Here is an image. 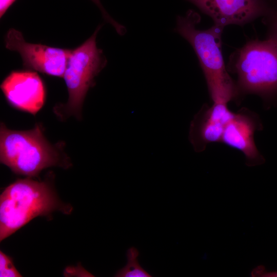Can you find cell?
Returning a JSON list of instances; mask_svg holds the SVG:
<instances>
[{"mask_svg": "<svg viewBox=\"0 0 277 277\" xmlns=\"http://www.w3.org/2000/svg\"><path fill=\"white\" fill-rule=\"evenodd\" d=\"M72 207L61 201L47 181L18 179L0 196V241L8 238L38 216L55 211L69 214Z\"/></svg>", "mask_w": 277, "mask_h": 277, "instance_id": "obj_1", "label": "cell"}, {"mask_svg": "<svg viewBox=\"0 0 277 277\" xmlns=\"http://www.w3.org/2000/svg\"><path fill=\"white\" fill-rule=\"evenodd\" d=\"M200 16L189 10L176 18L175 31L185 38L194 49L199 60L212 101L228 103L236 97V85L224 64L221 50V35L224 27L214 25L201 30L196 26Z\"/></svg>", "mask_w": 277, "mask_h": 277, "instance_id": "obj_2", "label": "cell"}, {"mask_svg": "<svg viewBox=\"0 0 277 277\" xmlns=\"http://www.w3.org/2000/svg\"><path fill=\"white\" fill-rule=\"evenodd\" d=\"M0 161L14 173L29 177L37 176L47 168L67 167L69 164L59 149L45 138L39 125L20 131L9 129L1 123Z\"/></svg>", "mask_w": 277, "mask_h": 277, "instance_id": "obj_3", "label": "cell"}, {"mask_svg": "<svg viewBox=\"0 0 277 277\" xmlns=\"http://www.w3.org/2000/svg\"><path fill=\"white\" fill-rule=\"evenodd\" d=\"M230 69L237 74L238 94L254 93L267 103L277 97V42L252 41L231 56Z\"/></svg>", "mask_w": 277, "mask_h": 277, "instance_id": "obj_4", "label": "cell"}, {"mask_svg": "<svg viewBox=\"0 0 277 277\" xmlns=\"http://www.w3.org/2000/svg\"><path fill=\"white\" fill-rule=\"evenodd\" d=\"M99 25L85 42L72 49L63 78L68 93L67 103L56 107V113L81 117V109L89 89L95 85L94 78L107 64L102 49L96 45Z\"/></svg>", "mask_w": 277, "mask_h": 277, "instance_id": "obj_5", "label": "cell"}, {"mask_svg": "<svg viewBox=\"0 0 277 277\" xmlns=\"http://www.w3.org/2000/svg\"><path fill=\"white\" fill-rule=\"evenodd\" d=\"M6 49L17 52L27 70L63 77L72 50L27 42L22 33L10 28L5 37Z\"/></svg>", "mask_w": 277, "mask_h": 277, "instance_id": "obj_6", "label": "cell"}, {"mask_svg": "<svg viewBox=\"0 0 277 277\" xmlns=\"http://www.w3.org/2000/svg\"><path fill=\"white\" fill-rule=\"evenodd\" d=\"M210 16L214 25L224 27L243 25L261 16L277 13V0H185Z\"/></svg>", "mask_w": 277, "mask_h": 277, "instance_id": "obj_7", "label": "cell"}, {"mask_svg": "<svg viewBox=\"0 0 277 277\" xmlns=\"http://www.w3.org/2000/svg\"><path fill=\"white\" fill-rule=\"evenodd\" d=\"M1 88L11 106L34 115L42 109L46 101L45 85L34 71H11L2 82Z\"/></svg>", "mask_w": 277, "mask_h": 277, "instance_id": "obj_8", "label": "cell"}, {"mask_svg": "<svg viewBox=\"0 0 277 277\" xmlns=\"http://www.w3.org/2000/svg\"><path fill=\"white\" fill-rule=\"evenodd\" d=\"M263 125L258 114L246 109L235 113L227 124L221 142L243 153L249 166L263 164L264 158L258 150L254 140V133Z\"/></svg>", "mask_w": 277, "mask_h": 277, "instance_id": "obj_9", "label": "cell"}, {"mask_svg": "<svg viewBox=\"0 0 277 277\" xmlns=\"http://www.w3.org/2000/svg\"><path fill=\"white\" fill-rule=\"evenodd\" d=\"M227 103L214 102L204 106L195 115L190 127L189 140L196 152H202L208 144L221 142L224 129L234 115Z\"/></svg>", "mask_w": 277, "mask_h": 277, "instance_id": "obj_10", "label": "cell"}, {"mask_svg": "<svg viewBox=\"0 0 277 277\" xmlns=\"http://www.w3.org/2000/svg\"><path fill=\"white\" fill-rule=\"evenodd\" d=\"M138 250L131 247L127 251V264L123 268L118 270L115 276L117 277H151V275L144 270L139 264L137 257Z\"/></svg>", "mask_w": 277, "mask_h": 277, "instance_id": "obj_11", "label": "cell"}, {"mask_svg": "<svg viewBox=\"0 0 277 277\" xmlns=\"http://www.w3.org/2000/svg\"><path fill=\"white\" fill-rule=\"evenodd\" d=\"M0 276H22V275L15 268L11 258L2 251H0Z\"/></svg>", "mask_w": 277, "mask_h": 277, "instance_id": "obj_12", "label": "cell"}, {"mask_svg": "<svg viewBox=\"0 0 277 277\" xmlns=\"http://www.w3.org/2000/svg\"><path fill=\"white\" fill-rule=\"evenodd\" d=\"M91 1L98 7L102 13L104 20L107 23L111 25L119 35H124L126 31L125 27L115 21L112 17L110 16V15L107 13L105 8L103 7L100 0Z\"/></svg>", "mask_w": 277, "mask_h": 277, "instance_id": "obj_13", "label": "cell"}, {"mask_svg": "<svg viewBox=\"0 0 277 277\" xmlns=\"http://www.w3.org/2000/svg\"><path fill=\"white\" fill-rule=\"evenodd\" d=\"M267 22L269 24L268 38L277 42V13L267 18Z\"/></svg>", "mask_w": 277, "mask_h": 277, "instance_id": "obj_14", "label": "cell"}, {"mask_svg": "<svg viewBox=\"0 0 277 277\" xmlns=\"http://www.w3.org/2000/svg\"><path fill=\"white\" fill-rule=\"evenodd\" d=\"M252 276L259 277H277V271L267 272L263 266H259L251 272Z\"/></svg>", "mask_w": 277, "mask_h": 277, "instance_id": "obj_15", "label": "cell"}, {"mask_svg": "<svg viewBox=\"0 0 277 277\" xmlns=\"http://www.w3.org/2000/svg\"><path fill=\"white\" fill-rule=\"evenodd\" d=\"M16 0H0V17L2 18Z\"/></svg>", "mask_w": 277, "mask_h": 277, "instance_id": "obj_16", "label": "cell"}]
</instances>
